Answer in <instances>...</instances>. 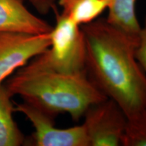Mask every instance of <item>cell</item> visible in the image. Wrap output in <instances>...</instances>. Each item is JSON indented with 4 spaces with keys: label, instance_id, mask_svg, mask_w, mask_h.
Masks as SVG:
<instances>
[{
    "label": "cell",
    "instance_id": "obj_12",
    "mask_svg": "<svg viewBox=\"0 0 146 146\" xmlns=\"http://www.w3.org/2000/svg\"><path fill=\"white\" fill-rule=\"evenodd\" d=\"M135 58L146 74V17L143 27H141L138 41L135 50Z\"/></svg>",
    "mask_w": 146,
    "mask_h": 146
},
{
    "label": "cell",
    "instance_id": "obj_13",
    "mask_svg": "<svg viewBox=\"0 0 146 146\" xmlns=\"http://www.w3.org/2000/svg\"><path fill=\"white\" fill-rule=\"evenodd\" d=\"M35 9L43 15H46L56 9V0H29Z\"/></svg>",
    "mask_w": 146,
    "mask_h": 146
},
{
    "label": "cell",
    "instance_id": "obj_9",
    "mask_svg": "<svg viewBox=\"0 0 146 146\" xmlns=\"http://www.w3.org/2000/svg\"><path fill=\"white\" fill-rule=\"evenodd\" d=\"M137 0H110L107 21L131 37L138 39L141 25L136 15Z\"/></svg>",
    "mask_w": 146,
    "mask_h": 146
},
{
    "label": "cell",
    "instance_id": "obj_2",
    "mask_svg": "<svg viewBox=\"0 0 146 146\" xmlns=\"http://www.w3.org/2000/svg\"><path fill=\"white\" fill-rule=\"evenodd\" d=\"M12 95L52 117L68 113L74 120L83 117L94 104L108 98L87 73L64 74L36 68L28 63L5 85Z\"/></svg>",
    "mask_w": 146,
    "mask_h": 146
},
{
    "label": "cell",
    "instance_id": "obj_11",
    "mask_svg": "<svg viewBox=\"0 0 146 146\" xmlns=\"http://www.w3.org/2000/svg\"><path fill=\"white\" fill-rule=\"evenodd\" d=\"M121 145L146 146V111L127 118Z\"/></svg>",
    "mask_w": 146,
    "mask_h": 146
},
{
    "label": "cell",
    "instance_id": "obj_8",
    "mask_svg": "<svg viewBox=\"0 0 146 146\" xmlns=\"http://www.w3.org/2000/svg\"><path fill=\"white\" fill-rule=\"evenodd\" d=\"M13 95L5 85L0 87V146L23 145L25 137L14 120Z\"/></svg>",
    "mask_w": 146,
    "mask_h": 146
},
{
    "label": "cell",
    "instance_id": "obj_1",
    "mask_svg": "<svg viewBox=\"0 0 146 146\" xmlns=\"http://www.w3.org/2000/svg\"><path fill=\"white\" fill-rule=\"evenodd\" d=\"M87 76L127 118L146 111V74L135 56L138 39L116 28L106 18L81 26Z\"/></svg>",
    "mask_w": 146,
    "mask_h": 146
},
{
    "label": "cell",
    "instance_id": "obj_10",
    "mask_svg": "<svg viewBox=\"0 0 146 146\" xmlns=\"http://www.w3.org/2000/svg\"><path fill=\"white\" fill-rule=\"evenodd\" d=\"M110 0H74L63 13L79 26L87 25L99 18L108 8Z\"/></svg>",
    "mask_w": 146,
    "mask_h": 146
},
{
    "label": "cell",
    "instance_id": "obj_3",
    "mask_svg": "<svg viewBox=\"0 0 146 146\" xmlns=\"http://www.w3.org/2000/svg\"><path fill=\"white\" fill-rule=\"evenodd\" d=\"M54 12L56 23L50 32V47L28 63L36 68L64 74L86 72V51L81 27L67 14H60L57 8Z\"/></svg>",
    "mask_w": 146,
    "mask_h": 146
},
{
    "label": "cell",
    "instance_id": "obj_4",
    "mask_svg": "<svg viewBox=\"0 0 146 146\" xmlns=\"http://www.w3.org/2000/svg\"><path fill=\"white\" fill-rule=\"evenodd\" d=\"M83 117L89 146L121 145L127 118L114 100L108 98L91 105Z\"/></svg>",
    "mask_w": 146,
    "mask_h": 146
},
{
    "label": "cell",
    "instance_id": "obj_7",
    "mask_svg": "<svg viewBox=\"0 0 146 146\" xmlns=\"http://www.w3.org/2000/svg\"><path fill=\"white\" fill-rule=\"evenodd\" d=\"M53 27L29 11L24 0H0V32L48 33Z\"/></svg>",
    "mask_w": 146,
    "mask_h": 146
},
{
    "label": "cell",
    "instance_id": "obj_6",
    "mask_svg": "<svg viewBox=\"0 0 146 146\" xmlns=\"http://www.w3.org/2000/svg\"><path fill=\"white\" fill-rule=\"evenodd\" d=\"M14 106V111L23 113L35 128L33 143L36 146H89L83 125L68 129L55 126L54 118L34 106L24 102Z\"/></svg>",
    "mask_w": 146,
    "mask_h": 146
},
{
    "label": "cell",
    "instance_id": "obj_5",
    "mask_svg": "<svg viewBox=\"0 0 146 146\" xmlns=\"http://www.w3.org/2000/svg\"><path fill=\"white\" fill-rule=\"evenodd\" d=\"M50 44V33L0 32V87L12 73L44 52Z\"/></svg>",
    "mask_w": 146,
    "mask_h": 146
},
{
    "label": "cell",
    "instance_id": "obj_14",
    "mask_svg": "<svg viewBox=\"0 0 146 146\" xmlns=\"http://www.w3.org/2000/svg\"><path fill=\"white\" fill-rule=\"evenodd\" d=\"M74 0H59V4L62 8V11H66Z\"/></svg>",
    "mask_w": 146,
    "mask_h": 146
}]
</instances>
